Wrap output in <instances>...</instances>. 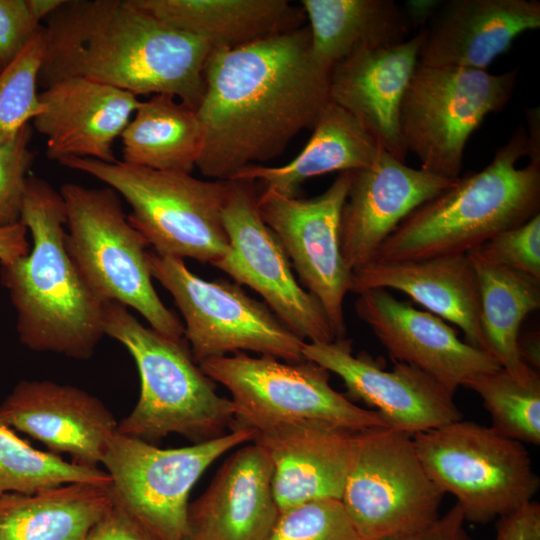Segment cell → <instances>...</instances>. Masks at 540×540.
<instances>
[{"label": "cell", "instance_id": "1", "mask_svg": "<svg viewBox=\"0 0 540 540\" xmlns=\"http://www.w3.org/2000/svg\"><path fill=\"white\" fill-rule=\"evenodd\" d=\"M329 78L312 58L308 26L213 48L196 110L204 132L197 168L229 181L279 156L298 133L313 128L330 101Z\"/></svg>", "mask_w": 540, "mask_h": 540}, {"label": "cell", "instance_id": "2", "mask_svg": "<svg viewBox=\"0 0 540 540\" xmlns=\"http://www.w3.org/2000/svg\"><path fill=\"white\" fill-rule=\"evenodd\" d=\"M45 28L38 84L82 77L139 95L170 94L197 110L213 49L130 0H64Z\"/></svg>", "mask_w": 540, "mask_h": 540}, {"label": "cell", "instance_id": "3", "mask_svg": "<svg viewBox=\"0 0 540 540\" xmlns=\"http://www.w3.org/2000/svg\"><path fill=\"white\" fill-rule=\"evenodd\" d=\"M20 222L29 252L0 264V282L17 315L19 341L36 352L90 359L102 338L103 306L66 248L64 200L49 182L28 176Z\"/></svg>", "mask_w": 540, "mask_h": 540}, {"label": "cell", "instance_id": "4", "mask_svg": "<svg viewBox=\"0 0 540 540\" xmlns=\"http://www.w3.org/2000/svg\"><path fill=\"white\" fill-rule=\"evenodd\" d=\"M527 154V132L519 126L484 169L459 176L411 212L372 261L467 254L540 213V162L516 167Z\"/></svg>", "mask_w": 540, "mask_h": 540}, {"label": "cell", "instance_id": "5", "mask_svg": "<svg viewBox=\"0 0 540 540\" xmlns=\"http://www.w3.org/2000/svg\"><path fill=\"white\" fill-rule=\"evenodd\" d=\"M103 329L127 349L140 378L138 401L118 422V433L149 443L178 434L197 443L231 430L232 402L218 394L185 338L144 326L114 301L104 302Z\"/></svg>", "mask_w": 540, "mask_h": 540}, {"label": "cell", "instance_id": "6", "mask_svg": "<svg viewBox=\"0 0 540 540\" xmlns=\"http://www.w3.org/2000/svg\"><path fill=\"white\" fill-rule=\"evenodd\" d=\"M60 165L93 176L114 189L131 208L130 224L153 252L211 265L229 250L222 206L227 181L202 180L90 158H65Z\"/></svg>", "mask_w": 540, "mask_h": 540}, {"label": "cell", "instance_id": "7", "mask_svg": "<svg viewBox=\"0 0 540 540\" xmlns=\"http://www.w3.org/2000/svg\"><path fill=\"white\" fill-rule=\"evenodd\" d=\"M66 248L92 291L104 302L136 310L154 330L184 338L177 315L159 298L147 263V242L130 224L121 196L111 187L66 183Z\"/></svg>", "mask_w": 540, "mask_h": 540}, {"label": "cell", "instance_id": "8", "mask_svg": "<svg viewBox=\"0 0 540 540\" xmlns=\"http://www.w3.org/2000/svg\"><path fill=\"white\" fill-rule=\"evenodd\" d=\"M231 395L232 429L258 434L304 422H321L354 431L387 427L379 413L354 404L330 385V372L309 360L281 361L245 352L199 363ZM388 428V427H387Z\"/></svg>", "mask_w": 540, "mask_h": 540}, {"label": "cell", "instance_id": "9", "mask_svg": "<svg viewBox=\"0 0 540 540\" xmlns=\"http://www.w3.org/2000/svg\"><path fill=\"white\" fill-rule=\"evenodd\" d=\"M430 478L453 495L466 522L498 520L533 501L540 486L523 443L458 420L412 436Z\"/></svg>", "mask_w": 540, "mask_h": 540}, {"label": "cell", "instance_id": "10", "mask_svg": "<svg viewBox=\"0 0 540 540\" xmlns=\"http://www.w3.org/2000/svg\"><path fill=\"white\" fill-rule=\"evenodd\" d=\"M516 79L517 69L492 74L418 64L400 110L406 152L418 157L421 169L457 179L469 137L487 115L505 108Z\"/></svg>", "mask_w": 540, "mask_h": 540}, {"label": "cell", "instance_id": "11", "mask_svg": "<svg viewBox=\"0 0 540 540\" xmlns=\"http://www.w3.org/2000/svg\"><path fill=\"white\" fill-rule=\"evenodd\" d=\"M152 278L173 297L184 319V338L195 361L251 351L287 362L305 360L304 340L239 284L208 281L183 259L147 252Z\"/></svg>", "mask_w": 540, "mask_h": 540}, {"label": "cell", "instance_id": "12", "mask_svg": "<svg viewBox=\"0 0 540 540\" xmlns=\"http://www.w3.org/2000/svg\"><path fill=\"white\" fill-rule=\"evenodd\" d=\"M252 429H232L190 446L162 449L116 433L101 464L111 479L113 499L158 540H187L189 495L219 457L253 442Z\"/></svg>", "mask_w": 540, "mask_h": 540}, {"label": "cell", "instance_id": "13", "mask_svg": "<svg viewBox=\"0 0 540 540\" xmlns=\"http://www.w3.org/2000/svg\"><path fill=\"white\" fill-rule=\"evenodd\" d=\"M444 495L411 436L387 427L360 432L340 501L363 540H387L427 527L440 516Z\"/></svg>", "mask_w": 540, "mask_h": 540}, {"label": "cell", "instance_id": "14", "mask_svg": "<svg viewBox=\"0 0 540 540\" xmlns=\"http://www.w3.org/2000/svg\"><path fill=\"white\" fill-rule=\"evenodd\" d=\"M254 183L227 181L222 206L228 252L212 265L257 292L289 330L305 342L336 338L318 300L296 280L278 238L262 219Z\"/></svg>", "mask_w": 540, "mask_h": 540}, {"label": "cell", "instance_id": "15", "mask_svg": "<svg viewBox=\"0 0 540 540\" xmlns=\"http://www.w3.org/2000/svg\"><path fill=\"white\" fill-rule=\"evenodd\" d=\"M352 171L340 172L321 194L306 199L264 189L257 205L301 283L322 306L336 339L345 338L344 299L352 272L340 248V222Z\"/></svg>", "mask_w": 540, "mask_h": 540}, {"label": "cell", "instance_id": "16", "mask_svg": "<svg viewBox=\"0 0 540 540\" xmlns=\"http://www.w3.org/2000/svg\"><path fill=\"white\" fill-rule=\"evenodd\" d=\"M302 354L339 376L348 398L376 408L389 429L412 437L462 419L454 394L435 378L397 361L385 370L367 354L354 355L350 339L305 342Z\"/></svg>", "mask_w": 540, "mask_h": 540}, {"label": "cell", "instance_id": "17", "mask_svg": "<svg viewBox=\"0 0 540 540\" xmlns=\"http://www.w3.org/2000/svg\"><path fill=\"white\" fill-rule=\"evenodd\" d=\"M355 311L394 361L424 371L453 394L474 376L501 368L489 353L461 340L443 319L387 289L359 293Z\"/></svg>", "mask_w": 540, "mask_h": 540}, {"label": "cell", "instance_id": "18", "mask_svg": "<svg viewBox=\"0 0 540 540\" xmlns=\"http://www.w3.org/2000/svg\"><path fill=\"white\" fill-rule=\"evenodd\" d=\"M0 422L65 453L71 461L98 467L118 422L97 397L68 384L21 380L0 404Z\"/></svg>", "mask_w": 540, "mask_h": 540}, {"label": "cell", "instance_id": "19", "mask_svg": "<svg viewBox=\"0 0 540 540\" xmlns=\"http://www.w3.org/2000/svg\"><path fill=\"white\" fill-rule=\"evenodd\" d=\"M457 179L411 168L384 149L372 166L353 171L340 222V248L348 269L371 262L411 212Z\"/></svg>", "mask_w": 540, "mask_h": 540}, {"label": "cell", "instance_id": "20", "mask_svg": "<svg viewBox=\"0 0 540 540\" xmlns=\"http://www.w3.org/2000/svg\"><path fill=\"white\" fill-rule=\"evenodd\" d=\"M41 113L33 127L47 138L51 160L117 161L113 143L141 101L135 94L82 77L57 80L39 93Z\"/></svg>", "mask_w": 540, "mask_h": 540}, {"label": "cell", "instance_id": "21", "mask_svg": "<svg viewBox=\"0 0 540 540\" xmlns=\"http://www.w3.org/2000/svg\"><path fill=\"white\" fill-rule=\"evenodd\" d=\"M363 431V430H362ZM361 431L304 422L259 433L279 512L315 500H340L354 463Z\"/></svg>", "mask_w": 540, "mask_h": 540}, {"label": "cell", "instance_id": "22", "mask_svg": "<svg viewBox=\"0 0 540 540\" xmlns=\"http://www.w3.org/2000/svg\"><path fill=\"white\" fill-rule=\"evenodd\" d=\"M540 27L536 0H446L424 27L419 64L486 68L526 31Z\"/></svg>", "mask_w": 540, "mask_h": 540}, {"label": "cell", "instance_id": "23", "mask_svg": "<svg viewBox=\"0 0 540 540\" xmlns=\"http://www.w3.org/2000/svg\"><path fill=\"white\" fill-rule=\"evenodd\" d=\"M423 41L421 28L398 45L357 52L330 71V101L350 112L385 151L404 162L400 110Z\"/></svg>", "mask_w": 540, "mask_h": 540}, {"label": "cell", "instance_id": "24", "mask_svg": "<svg viewBox=\"0 0 540 540\" xmlns=\"http://www.w3.org/2000/svg\"><path fill=\"white\" fill-rule=\"evenodd\" d=\"M279 510L268 457L258 444L238 448L189 506L187 540H266Z\"/></svg>", "mask_w": 540, "mask_h": 540}, {"label": "cell", "instance_id": "25", "mask_svg": "<svg viewBox=\"0 0 540 540\" xmlns=\"http://www.w3.org/2000/svg\"><path fill=\"white\" fill-rule=\"evenodd\" d=\"M393 289L458 326L465 341L485 351L477 277L468 254L420 260L371 261L352 272L350 291Z\"/></svg>", "mask_w": 540, "mask_h": 540}, {"label": "cell", "instance_id": "26", "mask_svg": "<svg viewBox=\"0 0 540 540\" xmlns=\"http://www.w3.org/2000/svg\"><path fill=\"white\" fill-rule=\"evenodd\" d=\"M302 151L281 166L250 165L231 180L259 181L264 189L297 197L307 179L331 173L357 171L372 166L383 148L350 112L329 101L317 118Z\"/></svg>", "mask_w": 540, "mask_h": 540}, {"label": "cell", "instance_id": "27", "mask_svg": "<svg viewBox=\"0 0 540 540\" xmlns=\"http://www.w3.org/2000/svg\"><path fill=\"white\" fill-rule=\"evenodd\" d=\"M137 8L213 48H235L301 27L304 12L286 0H130Z\"/></svg>", "mask_w": 540, "mask_h": 540}, {"label": "cell", "instance_id": "28", "mask_svg": "<svg viewBox=\"0 0 540 540\" xmlns=\"http://www.w3.org/2000/svg\"><path fill=\"white\" fill-rule=\"evenodd\" d=\"M301 6L312 58L328 71L357 52L398 45L413 29L392 0H302Z\"/></svg>", "mask_w": 540, "mask_h": 540}, {"label": "cell", "instance_id": "29", "mask_svg": "<svg viewBox=\"0 0 540 540\" xmlns=\"http://www.w3.org/2000/svg\"><path fill=\"white\" fill-rule=\"evenodd\" d=\"M113 502L110 486L66 484L0 496V540H84Z\"/></svg>", "mask_w": 540, "mask_h": 540}, {"label": "cell", "instance_id": "30", "mask_svg": "<svg viewBox=\"0 0 540 540\" xmlns=\"http://www.w3.org/2000/svg\"><path fill=\"white\" fill-rule=\"evenodd\" d=\"M122 161L158 171L191 174L204 132L196 109L170 94L141 101L121 136Z\"/></svg>", "mask_w": 540, "mask_h": 540}, {"label": "cell", "instance_id": "31", "mask_svg": "<svg viewBox=\"0 0 540 540\" xmlns=\"http://www.w3.org/2000/svg\"><path fill=\"white\" fill-rule=\"evenodd\" d=\"M467 254L477 277L485 351L513 376L525 378L537 370L521 360L518 339L523 320L540 307V280Z\"/></svg>", "mask_w": 540, "mask_h": 540}, {"label": "cell", "instance_id": "32", "mask_svg": "<svg viewBox=\"0 0 540 540\" xmlns=\"http://www.w3.org/2000/svg\"><path fill=\"white\" fill-rule=\"evenodd\" d=\"M72 483L111 486V479L98 467L82 466L35 449L0 422V496L36 493Z\"/></svg>", "mask_w": 540, "mask_h": 540}, {"label": "cell", "instance_id": "33", "mask_svg": "<svg viewBox=\"0 0 540 540\" xmlns=\"http://www.w3.org/2000/svg\"><path fill=\"white\" fill-rule=\"evenodd\" d=\"M464 386L482 398L494 431L521 443L540 444L538 371L518 378L501 367L474 376Z\"/></svg>", "mask_w": 540, "mask_h": 540}, {"label": "cell", "instance_id": "34", "mask_svg": "<svg viewBox=\"0 0 540 540\" xmlns=\"http://www.w3.org/2000/svg\"><path fill=\"white\" fill-rule=\"evenodd\" d=\"M45 46L42 26L0 72V143L14 140L42 111L37 84Z\"/></svg>", "mask_w": 540, "mask_h": 540}, {"label": "cell", "instance_id": "35", "mask_svg": "<svg viewBox=\"0 0 540 540\" xmlns=\"http://www.w3.org/2000/svg\"><path fill=\"white\" fill-rule=\"evenodd\" d=\"M266 540H363L337 499L305 502L279 512Z\"/></svg>", "mask_w": 540, "mask_h": 540}, {"label": "cell", "instance_id": "36", "mask_svg": "<svg viewBox=\"0 0 540 540\" xmlns=\"http://www.w3.org/2000/svg\"><path fill=\"white\" fill-rule=\"evenodd\" d=\"M470 252L486 262L540 280V213L516 227L498 233Z\"/></svg>", "mask_w": 540, "mask_h": 540}, {"label": "cell", "instance_id": "37", "mask_svg": "<svg viewBox=\"0 0 540 540\" xmlns=\"http://www.w3.org/2000/svg\"><path fill=\"white\" fill-rule=\"evenodd\" d=\"M32 126L26 125L18 136L0 143V226L20 222L28 173L35 155L29 144Z\"/></svg>", "mask_w": 540, "mask_h": 540}, {"label": "cell", "instance_id": "38", "mask_svg": "<svg viewBox=\"0 0 540 540\" xmlns=\"http://www.w3.org/2000/svg\"><path fill=\"white\" fill-rule=\"evenodd\" d=\"M29 0H0V65H8L41 29Z\"/></svg>", "mask_w": 540, "mask_h": 540}, {"label": "cell", "instance_id": "39", "mask_svg": "<svg viewBox=\"0 0 540 540\" xmlns=\"http://www.w3.org/2000/svg\"><path fill=\"white\" fill-rule=\"evenodd\" d=\"M113 498V497H112ZM84 540H158L114 499Z\"/></svg>", "mask_w": 540, "mask_h": 540}, {"label": "cell", "instance_id": "40", "mask_svg": "<svg viewBox=\"0 0 540 540\" xmlns=\"http://www.w3.org/2000/svg\"><path fill=\"white\" fill-rule=\"evenodd\" d=\"M495 540H540V505L531 501L500 517Z\"/></svg>", "mask_w": 540, "mask_h": 540}, {"label": "cell", "instance_id": "41", "mask_svg": "<svg viewBox=\"0 0 540 540\" xmlns=\"http://www.w3.org/2000/svg\"><path fill=\"white\" fill-rule=\"evenodd\" d=\"M465 524L463 513L455 504L427 527L387 540H473Z\"/></svg>", "mask_w": 540, "mask_h": 540}, {"label": "cell", "instance_id": "42", "mask_svg": "<svg viewBox=\"0 0 540 540\" xmlns=\"http://www.w3.org/2000/svg\"><path fill=\"white\" fill-rule=\"evenodd\" d=\"M27 231L21 222L0 226V264L12 262L29 252Z\"/></svg>", "mask_w": 540, "mask_h": 540}, {"label": "cell", "instance_id": "43", "mask_svg": "<svg viewBox=\"0 0 540 540\" xmlns=\"http://www.w3.org/2000/svg\"><path fill=\"white\" fill-rule=\"evenodd\" d=\"M439 0H409L403 6V10L412 28H424L433 14L440 6Z\"/></svg>", "mask_w": 540, "mask_h": 540}, {"label": "cell", "instance_id": "44", "mask_svg": "<svg viewBox=\"0 0 540 540\" xmlns=\"http://www.w3.org/2000/svg\"><path fill=\"white\" fill-rule=\"evenodd\" d=\"M518 352L524 364L534 370L540 367L539 332H530L518 339Z\"/></svg>", "mask_w": 540, "mask_h": 540}, {"label": "cell", "instance_id": "45", "mask_svg": "<svg viewBox=\"0 0 540 540\" xmlns=\"http://www.w3.org/2000/svg\"><path fill=\"white\" fill-rule=\"evenodd\" d=\"M528 131L527 143L530 161L540 162V141H539V109H529L527 112Z\"/></svg>", "mask_w": 540, "mask_h": 540}, {"label": "cell", "instance_id": "46", "mask_svg": "<svg viewBox=\"0 0 540 540\" xmlns=\"http://www.w3.org/2000/svg\"><path fill=\"white\" fill-rule=\"evenodd\" d=\"M63 2L64 0H29L32 11L40 21L48 18Z\"/></svg>", "mask_w": 540, "mask_h": 540}, {"label": "cell", "instance_id": "47", "mask_svg": "<svg viewBox=\"0 0 540 540\" xmlns=\"http://www.w3.org/2000/svg\"><path fill=\"white\" fill-rule=\"evenodd\" d=\"M1 70H2V66L0 65V72H1Z\"/></svg>", "mask_w": 540, "mask_h": 540}]
</instances>
